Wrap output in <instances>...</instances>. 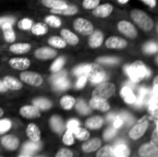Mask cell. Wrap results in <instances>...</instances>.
Here are the masks:
<instances>
[{
    "label": "cell",
    "mask_w": 158,
    "mask_h": 157,
    "mask_svg": "<svg viewBox=\"0 0 158 157\" xmlns=\"http://www.w3.org/2000/svg\"><path fill=\"white\" fill-rule=\"evenodd\" d=\"M125 71L127 72L131 81L133 83L140 82L143 79L149 77L151 74V71L148 69V68L145 66V64L141 60H137L136 62L132 63L131 65L126 66Z\"/></svg>",
    "instance_id": "obj_1"
},
{
    "label": "cell",
    "mask_w": 158,
    "mask_h": 157,
    "mask_svg": "<svg viewBox=\"0 0 158 157\" xmlns=\"http://www.w3.org/2000/svg\"><path fill=\"white\" fill-rule=\"evenodd\" d=\"M131 18L141 29L145 31H151L154 28V20L144 11L140 9H133L131 11Z\"/></svg>",
    "instance_id": "obj_2"
},
{
    "label": "cell",
    "mask_w": 158,
    "mask_h": 157,
    "mask_svg": "<svg viewBox=\"0 0 158 157\" xmlns=\"http://www.w3.org/2000/svg\"><path fill=\"white\" fill-rule=\"evenodd\" d=\"M116 93V85L111 82H101L93 92V98L107 100Z\"/></svg>",
    "instance_id": "obj_3"
},
{
    "label": "cell",
    "mask_w": 158,
    "mask_h": 157,
    "mask_svg": "<svg viewBox=\"0 0 158 157\" xmlns=\"http://www.w3.org/2000/svg\"><path fill=\"white\" fill-rule=\"evenodd\" d=\"M148 127H149V122H148V118L147 117H143L132 128L131 130H130L129 132V137L133 140V141H136V140H139L141 139L144 134L145 132L147 131L148 130Z\"/></svg>",
    "instance_id": "obj_4"
},
{
    "label": "cell",
    "mask_w": 158,
    "mask_h": 157,
    "mask_svg": "<svg viewBox=\"0 0 158 157\" xmlns=\"http://www.w3.org/2000/svg\"><path fill=\"white\" fill-rule=\"evenodd\" d=\"M86 76L93 84H99L106 80L105 70L97 64H90L89 72Z\"/></svg>",
    "instance_id": "obj_5"
},
{
    "label": "cell",
    "mask_w": 158,
    "mask_h": 157,
    "mask_svg": "<svg viewBox=\"0 0 158 157\" xmlns=\"http://www.w3.org/2000/svg\"><path fill=\"white\" fill-rule=\"evenodd\" d=\"M73 28L82 35H90L94 31L92 22L83 18H77L73 22Z\"/></svg>",
    "instance_id": "obj_6"
},
{
    "label": "cell",
    "mask_w": 158,
    "mask_h": 157,
    "mask_svg": "<svg viewBox=\"0 0 158 157\" xmlns=\"http://www.w3.org/2000/svg\"><path fill=\"white\" fill-rule=\"evenodd\" d=\"M19 78L22 82H25L26 84H29L31 86L38 87L43 83V78L42 76L33 71H26L24 70L23 72L20 73Z\"/></svg>",
    "instance_id": "obj_7"
},
{
    "label": "cell",
    "mask_w": 158,
    "mask_h": 157,
    "mask_svg": "<svg viewBox=\"0 0 158 157\" xmlns=\"http://www.w3.org/2000/svg\"><path fill=\"white\" fill-rule=\"evenodd\" d=\"M118 30L119 32L131 39L135 38L138 34L134 25L128 20H120L118 23Z\"/></svg>",
    "instance_id": "obj_8"
},
{
    "label": "cell",
    "mask_w": 158,
    "mask_h": 157,
    "mask_svg": "<svg viewBox=\"0 0 158 157\" xmlns=\"http://www.w3.org/2000/svg\"><path fill=\"white\" fill-rule=\"evenodd\" d=\"M0 143L7 151H16L19 146V139L15 135L8 134L0 139Z\"/></svg>",
    "instance_id": "obj_9"
},
{
    "label": "cell",
    "mask_w": 158,
    "mask_h": 157,
    "mask_svg": "<svg viewBox=\"0 0 158 157\" xmlns=\"http://www.w3.org/2000/svg\"><path fill=\"white\" fill-rule=\"evenodd\" d=\"M102 146V141L97 138H92V139H88L86 141L83 142V143L81 144V151L85 154H91V153H94L96 152L100 147Z\"/></svg>",
    "instance_id": "obj_10"
},
{
    "label": "cell",
    "mask_w": 158,
    "mask_h": 157,
    "mask_svg": "<svg viewBox=\"0 0 158 157\" xmlns=\"http://www.w3.org/2000/svg\"><path fill=\"white\" fill-rule=\"evenodd\" d=\"M138 154L140 157H158L157 145L152 142L144 143L139 148Z\"/></svg>",
    "instance_id": "obj_11"
},
{
    "label": "cell",
    "mask_w": 158,
    "mask_h": 157,
    "mask_svg": "<svg viewBox=\"0 0 158 157\" xmlns=\"http://www.w3.org/2000/svg\"><path fill=\"white\" fill-rule=\"evenodd\" d=\"M19 115L28 119H32V118H38L41 117V112L40 110L34 106L33 105H28L21 106L19 109Z\"/></svg>",
    "instance_id": "obj_12"
},
{
    "label": "cell",
    "mask_w": 158,
    "mask_h": 157,
    "mask_svg": "<svg viewBox=\"0 0 158 157\" xmlns=\"http://www.w3.org/2000/svg\"><path fill=\"white\" fill-rule=\"evenodd\" d=\"M127 44V41L118 36H110L106 41V46L109 49H122L125 48Z\"/></svg>",
    "instance_id": "obj_13"
},
{
    "label": "cell",
    "mask_w": 158,
    "mask_h": 157,
    "mask_svg": "<svg viewBox=\"0 0 158 157\" xmlns=\"http://www.w3.org/2000/svg\"><path fill=\"white\" fill-rule=\"evenodd\" d=\"M57 52L50 47H41L34 52V56L40 60H47L56 56Z\"/></svg>",
    "instance_id": "obj_14"
},
{
    "label": "cell",
    "mask_w": 158,
    "mask_h": 157,
    "mask_svg": "<svg viewBox=\"0 0 158 157\" xmlns=\"http://www.w3.org/2000/svg\"><path fill=\"white\" fill-rule=\"evenodd\" d=\"M113 6L111 4L106 3L103 5H98L93 9V14L97 18H107L113 12Z\"/></svg>",
    "instance_id": "obj_15"
},
{
    "label": "cell",
    "mask_w": 158,
    "mask_h": 157,
    "mask_svg": "<svg viewBox=\"0 0 158 157\" xmlns=\"http://www.w3.org/2000/svg\"><path fill=\"white\" fill-rule=\"evenodd\" d=\"M8 63L12 68L17 70H26L31 65L30 59L26 57H13Z\"/></svg>",
    "instance_id": "obj_16"
},
{
    "label": "cell",
    "mask_w": 158,
    "mask_h": 157,
    "mask_svg": "<svg viewBox=\"0 0 158 157\" xmlns=\"http://www.w3.org/2000/svg\"><path fill=\"white\" fill-rule=\"evenodd\" d=\"M26 135L32 142H40L42 137V132L39 127L34 123H30L26 128Z\"/></svg>",
    "instance_id": "obj_17"
},
{
    "label": "cell",
    "mask_w": 158,
    "mask_h": 157,
    "mask_svg": "<svg viewBox=\"0 0 158 157\" xmlns=\"http://www.w3.org/2000/svg\"><path fill=\"white\" fill-rule=\"evenodd\" d=\"M89 46L91 48H98L102 45L104 42V35L100 31H94L89 35Z\"/></svg>",
    "instance_id": "obj_18"
},
{
    "label": "cell",
    "mask_w": 158,
    "mask_h": 157,
    "mask_svg": "<svg viewBox=\"0 0 158 157\" xmlns=\"http://www.w3.org/2000/svg\"><path fill=\"white\" fill-rule=\"evenodd\" d=\"M90 107L95 110H99L102 112H107L110 109V105L107 103L106 100L97 99V98H92L90 101Z\"/></svg>",
    "instance_id": "obj_19"
},
{
    "label": "cell",
    "mask_w": 158,
    "mask_h": 157,
    "mask_svg": "<svg viewBox=\"0 0 158 157\" xmlns=\"http://www.w3.org/2000/svg\"><path fill=\"white\" fill-rule=\"evenodd\" d=\"M2 81L4 82V84L7 90L19 91L22 88V83L19 80H17L16 78L11 77V76H5Z\"/></svg>",
    "instance_id": "obj_20"
},
{
    "label": "cell",
    "mask_w": 158,
    "mask_h": 157,
    "mask_svg": "<svg viewBox=\"0 0 158 157\" xmlns=\"http://www.w3.org/2000/svg\"><path fill=\"white\" fill-rule=\"evenodd\" d=\"M49 124H50L52 130L58 134L62 133V131L65 129L63 119L59 116H53L49 120Z\"/></svg>",
    "instance_id": "obj_21"
},
{
    "label": "cell",
    "mask_w": 158,
    "mask_h": 157,
    "mask_svg": "<svg viewBox=\"0 0 158 157\" xmlns=\"http://www.w3.org/2000/svg\"><path fill=\"white\" fill-rule=\"evenodd\" d=\"M31 46L28 43H13L12 45L9 46V51L13 54L17 55H23L28 53L31 50Z\"/></svg>",
    "instance_id": "obj_22"
},
{
    "label": "cell",
    "mask_w": 158,
    "mask_h": 157,
    "mask_svg": "<svg viewBox=\"0 0 158 157\" xmlns=\"http://www.w3.org/2000/svg\"><path fill=\"white\" fill-rule=\"evenodd\" d=\"M113 149L115 157H129L131 155V150L124 142L118 143Z\"/></svg>",
    "instance_id": "obj_23"
},
{
    "label": "cell",
    "mask_w": 158,
    "mask_h": 157,
    "mask_svg": "<svg viewBox=\"0 0 158 157\" xmlns=\"http://www.w3.org/2000/svg\"><path fill=\"white\" fill-rule=\"evenodd\" d=\"M104 125V118L99 116H94L88 118L85 122V126L90 130H99Z\"/></svg>",
    "instance_id": "obj_24"
},
{
    "label": "cell",
    "mask_w": 158,
    "mask_h": 157,
    "mask_svg": "<svg viewBox=\"0 0 158 157\" xmlns=\"http://www.w3.org/2000/svg\"><path fill=\"white\" fill-rule=\"evenodd\" d=\"M60 34H61V37L65 40V42L70 45H76L79 43V37L75 33L70 31L69 30L63 29L60 31Z\"/></svg>",
    "instance_id": "obj_25"
},
{
    "label": "cell",
    "mask_w": 158,
    "mask_h": 157,
    "mask_svg": "<svg viewBox=\"0 0 158 157\" xmlns=\"http://www.w3.org/2000/svg\"><path fill=\"white\" fill-rule=\"evenodd\" d=\"M120 95L123 97L125 103L129 105H133L136 101V96L130 86H124L120 91Z\"/></svg>",
    "instance_id": "obj_26"
},
{
    "label": "cell",
    "mask_w": 158,
    "mask_h": 157,
    "mask_svg": "<svg viewBox=\"0 0 158 157\" xmlns=\"http://www.w3.org/2000/svg\"><path fill=\"white\" fill-rule=\"evenodd\" d=\"M40 149H41V144L39 143V142L29 141L24 143V145L22 147V153L31 155L32 154L37 153Z\"/></svg>",
    "instance_id": "obj_27"
},
{
    "label": "cell",
    "mask_w": 158,
    "mask_h": 157,
    "mask_svg": "<svg viewBox=\"0 0 158 157\" xmlns=\"http://www.w3.org/2000/svg\"><path fill=\"white\" fill-rule=\"evenodd\" d=\"M51 12L55 15L60 14V15H65V16H72L75 15L78 12V7L73 5H68L67 6L59 9H51Z\"/></svg>",
    "instance_id": "obj_28"
},
{
    "label": "cell",
    "mask_w": 158,
    "mask_h": 157,
    "mask_svg": "<svg viewBox=\"0 0 158 157\" xmlns=\"http://www.w3.org/2000/svg\"><path fill=\"white\" fill-rule=\"evenodd\" d=\"M32 105L34 106H36L39 110H48L52 107L51 101L46 98H44V97H39V98L33 99Z\"/></svg>",
    "instance_id": "obj_29"
},
{
    "label": "cell",
    "mask_w": 158,
    "mask_h": 157,
    "mask_svg": "<svg viewBox=\"0 0 158 157\" xmlns=\"http://www.w3.org/2000/svg\"><path fill=\"white\" fill-rule=\"evenodd\" d=\"M42 4L51 9H59L68 6V4L63 0H42Z\"/></svg>",
    "instance_id": "obj_30"
},
{
    "label": "cell",
    "mask_w": 158,
    "mask_h": 157,
    "mask_svg": "<svg viewBox=\"0 0 158 157\" xmlns=\"http://www.w3.org/2000/svg\"><path fill=\"white\" fill-rule=\"evenodd\" d=\"M32 34L34 35H37V36H40V35H44L47 33L48 31V28H47V25L45 23H42V22H37V23H34L32 24L31 30H30Z\"/></svg>",
    "instance_id": "obj_31"
},
{
    "label": "cell",
    "mask_w": 158,
    "mask_h": 157,
    "mask_svg": "<svg viewBox=\"0 0 158 157\" xmlns=\"http://www.w3.org/2000/svg\"><path fill=\"white\" fill-rule=\"evenodd\" d=\"M76 99L71 95H64L60 99V105L65 110H70L75 105Z\"/></svg>",
    "instance_id": "obj_32"
},
{
    "label": "cell",
    "mask_w": 158,
    "mask_h": 157,
    "mask_svg": "<svg viewBox=\"0 0 158 157\" xmlns=\"http://www.w3.org/2000/svg\"><path fill=\"white\" fill-rule=\"evenodd\" d=\"M72 132H73L74 137H75L77 140L81 141V142H84V141L88 140V139L90 138V136H91V135H90V132H89L86 129L81 128V126L78 127V128H76Z\"/></svg>",
    "instance_id": "obj_33"
},
{
    "label": "cell",
    "mask_w": 158,
    "mask_h": 157,
    "mask_svg": "<svg viewBox=\"0 0 158 157\" xmlns=\"http://www.w3.org/2000/svg\"><path fill=\"white\" fill-rule=\"evenodd\" d=\"M48 44L51 45L52 47L55 48H65L67 46V43L65 42V40L62 37H58V36H52L48 39Z\"/></svg>",
    "instance_id": "obj_34"
},
{
    "label": "cell",
    "mask_w": 158,
    "mask_h": 157,
    "mask_svg": "<svg viewBox=\"0 0 158 157\" xmlns=\"http://www.w3.org/2000/svg\"><path fill=\"white\" fill-rule=\"evenodd\" d=\"M2 30H3L5 40L7 43H14L16 40V34H15V31L12 28V25L2 27Z\"/></svg>",
    "instance_id": "obj_35"
},
{
    "label": "cell",
    "mask_w": 158,
    "mask_h": 157,
    "mask_svg": "<svg viewBox=\"0 0 158 157\" xmlns=\"http://www.w3.org/2000/svg\"><path fill=\"white\" fill-rule=\"evenodd\" d=\"M96 152V157H115L114 149L110 145L101 146Z\"/></svg>",
    "instance_id": "obj_36"
},
{
    "label": "cell",
    "mask_w": 158,
    "mask_h": 157,
    "mask_svg": "<svg viewBox=\"0 0 158 157\" xmlns=\"http://www.w3.org/2000/svg\"><path fill=\"white\" fill-rule=\"evenodd\" d=\"M52 82H53L54 88L56 90H57V91H66L69 87V82L66 79V77L65 78H60V79L55 80Z\"/></svg>",
    "instance_id": "obj_37"
},
{
    "label": "cell",
    "mask_w": 158,
    "mask_h": 157,
    "mask_svg": "<svg viewBox=\"0 0 158 157\" xmlns=\"http://www.w3.org/2000/svg\"><path fill=\"white\" fill-rule=\"evenodd\" d=\"M76 105V109L77 111L81 114V115H89L91 113V107L86 104L85 101L80 99L75 103Z\"/></svg>",
    "instance_id": "obj_38"
},
{
    "label": "cell",
    "mask_w": 158,
    "mask_h": 157,
    "mask_svg": "<svg viewBox=\"0 0 158 157\" xmlns=\"http://www.w3.org/2000/svg\"><path fill=\"white\" fill-rule=\"evenodd\" d=\"M44 21H45V24L46 25H49L52 28H58L62 24L61 19L58 17L55 16V15H50V16L45 17Z\"/></svg>",
    "instance_id": "obj_39"
},
{
    "label": "cell",
    "mask_w": 158,
    "mask_h": 157,
    "mask_svg": "<svg viewBox=\"0 0 158 157\" xmlns=\"http://www.w3.org/2000/svg\"><path fill=\"white\" fill-rule=\"evenodd\" d=\"M62 142H63V143L65 145H68V146L73 145L74 143H75V137L73 135V132L71 130H67L66 132L63 135Z\"/></svg>",
    "instance_id": "obj_40"
},
{
    "label": "cell",
    "mask_w": 158,
    "mask_h": 157,
    "mask_svg": "<svg viewBox=\"0 0 158 157\" xmlns=\"http://www.w3.org/2000/svg\"><path fill=\"white\" fill-rule=\"evenodd\" d=\"M32 24H33V21L31 19L24 18L18 22V28L22 31H29V30H31Z\"/></svg>",
    "instance_id": "obj_41"
},
{
    "label": "cell",
    "mask_w": 158,
    "mask_h": 157,
    "mask_svg": "<svg viewBox=\"0 0 158 157\" xmlns=\"http://www.w3.org/2000/svg\"><path fill=\"white\" fill-rule=\"evenodd\" d=\"M12 128V122L8 118L0 119V134H5Z\"/></svg>",
    "instance_id": "obj_42"
},
{
    "label": "cell",
    "mask_w": 158,
    "mask_h": 157,
    "mask_svg": "<svg viewBox=\"0 0 158 157\" xmlns=\"http://www.w3.org/2000/svg\"><path fill=\"white\" fill-rule=\"evenodd\" d=\"M89 68H90V64H82V65L76 67L73 69V73L76 76L87 75V73L89 72Z\"/></svg>",
    "instance_id": "obj_43"
},
{
    "label": "cell",
    "mask_w": 158,
    "mask_h": 157,
    "mask_svg": "<svg viewBox=\"0 0 158 157\" xmlns=\"http://www.w3.org/2000/svg\"><path fill=\"white\" fill-rule=\"evenodd\" d=\"M64 64H65V58L64 57H58L56 60H55L53 62V64L51 65V71L52 72H57L59 70L62 69V68L64 67Z\"/></svg>",
    "instance_id": "obj_44"
},
{
    "label": "cell",
    "mask_w": 158,
    "mask_h": 157,
    "mask_svg": "<svg viewBox=\"0 0 158 157\" xmlns=\"http://www.w3.org/2000/svg\"><path fill=\"white\" fill-rule=\"evenodd\" d=\"M97 61L102 64L113 65V64H118L119 62V59L118 57H114V56H102V57L97 58Z\"/></svg>",
    "instance_id": "obj_45"
},
{
    "label": "cell",
    "mask_w": 158,
    "mask_h": 157,
    "mask_svg": "<svg viewBox=\"0 0 158 157\" xmlns=\"http://www.w3.org/2000/svg\"><path fill=\"white\" fill-rule=\"evenodd\" d=\"M117 131H118V130L115 129L114 127H110V128L106 129V130H105L104 134H103L104 139H105L106 141H109V140L113 139V138L117 135Z\"/></svg>",
    "instance_id": "obj_46"
},
{
    "label": "cell",
    "mask_w": 158,
    "mask_h": 157,
    "mask_svg": "<svg viewBox=\"0 0 158 157\" xmlns=\"http://www.w3.org/2000/svg\"><path fill=\"white\" fill-rule=\"evenodd\" d=\"M157 44L154 42H149L143 46V51L146 54H155L157 52Z\"/></svg>",
    "instance_id": "obj_47"
},
{
    "label": "cell",
    "mask_w": 158,
    "mask_h": 157,
    "mask_svg": "<svg viewBox=\"0 0 158 157\" xmlns=\"http://www.w3.org/2000/svg\"><path fill=\"white\" fill-rule=\"evenodd\" d=\"M55 157H74V155H73V152L69 149V148H60L56 154Z\"/></svg>",
    "instance_id": "obj_48"
},
{
    "label": "cell",
    "mask_w": 158,
    "mask_h": 157,
    "mask_svg": "<svg viewBox=\"0 0 158 157\" xmlns=\"http://www.w3.org/2000/svg\"><path fill=\"white\" fill-rule=\"evenodd\" d=\"M100 4V0H83L82 6L85 9H94Z\"/></svg>",
    "instance_id": "obj_49"
},
{
    "label": "cell",
    "mask_w": 158,
    "mask_h": 157,
    "mask_svg": "<svg viewBox=\"0 0 158 157\" xmlns=\"http://www.w3.org/2000/svg\"><path fill=\"white\" fill-rule=\"evenodd\" d=\"M15 23V19L12 17H1L0 18V27H5L8 25H13Z\"/></svg>",
    "instance_id": "obj_50"
},
{
    "label": "cell",
    "mask_w": 158,
    "mask_h": 157,
    "mask_svg": "<svg viewBox=\"0 0 158 157\" xmlns=\"http://www.w3.org/2000/svg\"><path fill=\"white\" fill-rule=\"evenodd\" d=\"M80 126H81L80 121L77 120V119H74V118L70 119V120L68 122V124H67L68 130H71V131H73L76 128H78V127H80Z\"/></svg>",
    "instance_id": "obj_51"
},
{
    "label": "cell",
    "mask_w": 158,
    "mask_h": 157,
    "mask_svg": "<svg viewBox=\"0 0 158 157\" xmlns=\"http://www.w3.org/2000/svg\"><path fill=\"white\" fill-rule=\"evenodd\" d=\"M119 116L122 118L123 121H124V122H126V123H127V124H129V125H130V124H131V123H133V121H134L133 117H132L131 114L127 113V112H122Z\"/></svg>",
    "instance_id": "obj_52"
},
{
    "label": "cell",
    "mask_w": 158,
    "mask_h": 157,
    "mask_svg": "<svg viewBox=\"0 0 158 157\" xmlns=\"http://www.w3.org/2000/svg\"><path fill=\"white\" fill-rule=\"evenodd\" d=\"M87 81H88V79H87V76H86V75L80 76V78H79V80H78V81H77V83H76V87H77L78 89H82V88L86 85Z\"/></svg>",
    "instance_id": "obj_53"
},
{
    "label": "cell",
    "mask_w": 158,
    "mask_h": 157,
    "mask_svg": "<svg viewBox=\"0 0 158 157\" xmlns=\"http://www.w3.org/2000/svg\"><path fill=\"white\" fill-rule=\"evenodd\" d=\"M123 123H124V121H123L122 118L120 116H117L115 118V119L113 120V127L118 130V129H119L123 125Z\"/></svg>",
    "instance_id": "obj_54"
},
{
    "label": "cell",
    "mask_w": 158,
    "mask_h": 157,
    "mask_svg": "<svg viewBox=\"0 0 158 157\" xmlns=\"http://www.w3.org/2000/svg\"><path fill=\"white\" fill-rule=\"evenodd\" d=\"M56 74H54L52 77H51V81H55V80H57V79H60V78H65L66 77V74H67V72L66 71H64V70H59V71H57V72H55Z\"/></svg>",
    "instance_id": "obj_55"
},
{
    "label": "cell",
    "mask_w": 158,
    "mask_h": 157,
    "mask_svg": "<svg viewBox=\"0 0 158 157\" xmlns=\"http://www.w3.org/2000/svg\"><path fill=\"white\" fill-rule=\"evenodd\" d=\"M152 143H154L155 144H158V130H157V127L154 130V131H153V134H152V141H151Z\"/></svg>",
    "instance_id": "obj_56"
},
{
    "label": "cell",
    "mask_w": 158,
    "mask_h": 157,
    "mask_svg": "<svg viewBox=\"0 0 158 157\" xmlns=\"http://www.w3.org/2000/svg\"><path fill=\"white\" fill-rule=\"evenodd\" d=\"M144 4H146L150 7H155L156 6V0H142Z\"/></svg>",
    "instance_id": "obj_57"
},
{
    "label": "cell",
    "mask_w": 158,
    "mask_h": 157,
    "mask_svg": "<svg viewBox=\"0 0 158 157\" xmlns=\"http://www.w3.org/2000/svg\"><path fill=\"white\" fill-rule=\"evenodd\" d=\"M6 91H7V89H6V87L5 86L4 82H3L2 81H0V93H5V92H6Z\"/></svg>",
    "instance_id": "obj_58"
},
{
    "label": "cell",
    "mask_w": 158,
    "mask_h": 157,
    "mask_svg": "<svg viewBox=\"0 0 158 157\" xmlns=\"http://www.w3.org/2000/svg\"><path fill=\"white\" fill-rule=\"evenodd\" d=\"M116 117H117V115H115V114H109L108 117H107V120L109 122H113V120L115 119Z\"/></svg>",
    "instance_id": "obj_59"
},
{
    "label": "cell",
    "mask_w": 158,
    "mask_h": 157,
    "mask_svg": "<svg viewBox=\"0 0 158 157\" xmlns=\"http://www.w3.org/2000/svg\"><path fill=\"white\" fill-rule=\"evenodd\" d=\"M18 157H31V155H28V154H25V153H22V152H21V154H20Z\"/></svg>",
    "instance_id": "obj_60"
},
{
    "label": "cell",
    "mask_w": 158,
    "mask_h": 157,
    "mask_svg": "<svg viewBox=\"0 0 158 157\" xmlns=\"http://www.w3.org/2000/svg\"><path fill=\"white\" fill-rule=\"evenodd\" d=\"M118 3H120V4H126V3L129 2V0H118Z\"/></svg>",
    "instance_id": "obj_61"
},
{
    "label": "cell",
    "mask_w": 158,
    "mask_h": 157,
    "mask_svg": "<svg viewBox=\"0 0 158 157\" xmlns=\"http://www.w3.org/2000/svg\"><path fill=\"white\" fill-rule=\"evenodd\" d=\"M4 113H5V112H4L3 108H1V107H0V118H2V117H3Z\"/></svg>",
    "instance_id": "obj_62"
},
{
    "label": "cell",
    "mask_w": 158,
    "mask_h": 157,
    "mask_svg": "<svg viewBox=\"0 0 158 157\" xmlns=\"http://www.w3.org/2000/svg\"><path fill=\"white\" fill-rule=\"evenodd\" d=\"M38 157H43V156H38Z\"/></svg>",
    "instance_id": "obj_63"
},
{
    "label": "cell",
    "mask_w": 158,
    "mask_h": 157,
    "mask_svg": "<svg viewBox=\"0 0 158 157\" xmlns=\"http://www.w3.org/2000/svg\"><path fill=\"white\" fill-rule=\"evenodd\" d=\"M0 157H2V156H0Z\"/></svg>",
    "instance_id": "obj_64"
}]
</instances>
